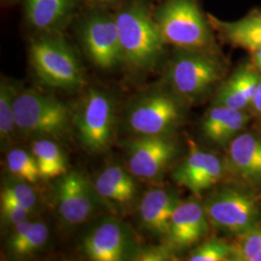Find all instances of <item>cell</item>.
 Segmentation results:
<instances>
[{
    "mask_svg": "<svg viewBox=\"0 0 261 261\" xmlns=\"http://www.w3.org/2000/svg\"><path fill=\"white\" fill-rule=\"evenodd\" d=\"M123 62L136 71H149L158 63L166 42L144 0H132L114 14Z\"/></svg>",
    "mask_w": 261,
    "mask_h": 261,
    "instance_id": "6da1fadb",
    "label": "cell"
},
{
    "mask_svg": "<svg viewBox=\"0 0 261 261\" xmlns=\"http://www.w3.org/2000/svg\"><path fill=\"white\" fill-rule=\"evenodd\" d=\"M29 59L38 79L47 86L73 91L85 84L79 58L58 33L35 39L30 45Z\"/></svg>",
    "mask_w": 261,
    "mask_h": 261,
    "instance_id": "7a4b0ae2",
    "label": "cell"
},
{
    "mask_svg": "<svg viewBox=\"0 0 261 261\" xmlns=\"http://www.w3.org/2000/svg\"><path fill=\"white\" fill-rule=\"evenodd\" d=\"M153 16L166 44L180 49L212 51L211 30L195 0H167Z\"/></svg>",
    "mask_w": 261,
    "mask_h": 261,
    "instance_id": "3957f363",
    "label": "cell"
},
{
    "mask_svg": "<svg viewBox=\"0 0 261 261\" xmlns=\"http://www.w3.org/2000/svg\"><path fill=\"white\" fill-rule=\"evenodd\" d=\"M17 130L27 136L62 139L70 129V112L56 98L28 89L15 98Z\"/></svg>",
    "mask_w": 261,
    "mask_h": 261,
    "instance_id": "277c9868",
    "label": "cell"
},
{
    "mask_svg": "<svg viewBox=\"0 0 261 261\" xmlns=\"http://www.w3.org/2000/svg\"><path fill=\"white\" fill-rule=\"evenodd\" d=\"M223 75L212 51L180 49L168 65L167 81L179 98L189 102L203 97Z\"/></svg>",
    "mask_w": 261,
    "mask_h": 261,
    "instance_id": "5b68a950",
    "label": "cell"
},
{
    "mask_svg": "<svg viewBox=\"0 0 261 261\" xmlns=\"http://www.w3.org/2000/svg\"><path fill=\"white\" fill-rule=\"evenodd\" d=\"M115 103L110 94L99 89L88 90L75 115V128L84 148L103 153L110 148L116 126Z\"/></svg>",
    "mask_w": 261,
    "mask_h": 261,
    "instance_id": "8992f818",
    "label": "cell"
},
{
    "mask_svg": "<svg viewBox=\"0 0 261 261\" xmlns=\"http://www.w3.org/2000/svg\"><path fill=\"white\" fill-rule=\"evenodd\" d=\"M210 224L226 233H242L261 219V199L251 192L224 187L204 203Z\"/></svg>",
    "mask_w": 261,
    "mask_h": 261,
    "instance_id": "52a82bcc",
    "label": "cell"
},
{
    "mask_svg": "<svg viewBox=\"0 0 261 261\" xmlns=\"http://www.w3.org/2000/svg\"><path fill=\"white\" fill-rule=\"evenodd\" d=\"M182 108L177 99L163 91L139 98L130 105L126 127L136 137L168 135L181 121Z\"/></svg>",
    "mask_w": 261,
    "mask_h": 261,
    "instance_id": "ba28073f",
    "label": "cell"
},
{
    "mask_svg": "<svg viewBox=\"0 0 261 261\" xmlns=\"http://www.w3.org/2000/svg\"><path fill=\"white\" fill-rule=\"evenodd\" d=\"M56 210L69 226L84 224L103 203L94 185L77 171H67L55 183Z\"/></svg>",
    "mask_w": 261,
    "mask_h": 261,
    "instance_id": "9c48e42d",
    "label": "cell"
},
{
    "mask_svg": "<svg viewBox=\"0 0 261 261\" xmlns=\"http://www.w3.org/2000/svg\"><path fill=\"white\" fill-rule=\"evenodd\" d=\"M130 172L140 180L157 183L177 153L174 140L165 136L136 137L126 142Z\"/></svg>",
    "mask_w": 261,
    "mask_h": 261,
    "instance_id": "30bf717a",
    "label": "cell"
},
{
    "mask_svg": "<svg viewBox=\"0 0 261 261\" xmlns=\"http://www.w3.org/2000/svg\"><path fill=\"white\" fill-rule=\"evenodd\" d=\"M82 41L86 55L103 70H111L123 62L118 28L114 15L94 13L84 20Z\"/></svg>",
    "mask_w": 261,
    "mask_h": 261,
    "instance_id": "8fae6325",
    "label": "cell"
},
{
    "mask_svg": "<svg viewBox=\"0 0 261 261\" xmlns=\"http://www.w3.org/2000/svg\"><path fill=\"white\" fill-rule=\"evenodd\" d=\"M135 251L128 227L113 217L101 220L83 242V252L94 261L124 260Z\"/></svg>",
    "mask_w": 261,
    "mask_h": 261,
    "instance_id": "7c38bea8",
    "label": "cell"
},
{
    "mask_svg": "<svg viewBox=\"0 0 261 261\" xmlns=\"http://www.w3.org/2000/svg\"><path fill=\"white\" fill-rule=\"evenodd\" d=\"M224 173V165L221 159L191 143L190 153L174 170L172 178L179 186L200 195L220 182Z\"/></svg>",
    "mask_w": 261,
    "mask_h": 261,
    "instance_id": "4fadbf2b",
    "label": "cell"
},
{
    "mask_svg": "<svg viewBox=\"0 0 261 261\" xmlns=\"http://www.w3.org/2000/svg\"><path fill=\"white\" fill-rule=\"evenodd\" d=\"M204 204L196 199L181 201L171 216L168 244L174 249H184L199 242L209 229Z\"/></svg>",
    "mask_w": 261,
    "mask_h": 261,
    "instance_id": "5bb4252c",
    "label": "cell"
},
{
    "mask_svg": "<svg viewBox=\"0 0 261 261\" xmlns=\"http://www.w3.org/2000/svg\"><path fill=\"white\" fill-rule=\"evenodd\" d=\"M181 199L177 193L163 188L148 190L141 197L139 218L141 227L154 236H167L171 216Z\"/></svg>",
    "mask_w": 261,
    "mask_h": 261,
    "instance_id": "9a60e30c",
    "label": "cell"
},
{
    "mask_svg": "<svg viewBox=\"0 0 261 261\" xmlns=\"http://www.w3.org/2000/svg\"><path fill=\"white\" fill-rule=\"evenodd\" d=\"M77 0H24L28 24L43 34L58 33L74 16Z\"/></svg>",
    "mask_w": 261,
    "mask_h": 261,
    "instance_id": "2e32d148",
    "label": "cell"
},
{
    "mask_svg": "<svg viewBox=\"0 0 261 261\" xmlns=\"http://www.w3.org/2000/svg\"><path fill=\"white\" fill-rule=\"evenodd\" d=\"M228 165L235 174L249 181H261V139L243 133L230 140Z\"/></svg>",
    "mask_w": 261,
    "mask_h": 261,
    "instance_id": "e0dca14e",
    "label": "cell"
},
{
    "mask_svg": "<svg viewBox=\"0 0 261 261\" xmlns=\"http://www.w3.org/2000/svg\"><path fill=\"white\" fill-rule=\"evenodd\" d=\"M250 116L243 112L214 105L206 113L201 129L206 139L216 144H224L237 136Z\"/></svg>",
    "mask_w": 261,
    "mask_h": 261,
    "instance_id": "ac0fdd59",
    "label": "cell"
},
{
    "mask_svg": "<svg viewBox=\"0 0 261 261\" xmlns=\"http://www.w3.org/2000/svg\"><path fill=\"white\" fill-rule=\"evenodd\" d=\"M94 187L108 203L129 204L138 194L135 176L119 166L105 168L96 179Z\"/></svg>",
    "mask_w": 261,
    "mask_h": 261,
    "instance_id": "d6986e66",
    "label": "cell"
},
{
    "mask_svg": "<svg viewBox=\"0 0 261 261\" xmlns=\"http://www.w3.org/2000/svg\"><path fill=\"white\" fill-rule=\"evenodd\" d=\"M261 76L249 67L238 70L222 86L214 105L243 111L252 103Z\"/></svg>",
    "mask_w": 261,
    "mask_h": 261,
    "instance_id": "ffe728a7",
    "label": "cell"
},
{
    "mask_svg": "<svg viewBox=\"0 0 261 261\" xmlns=\"http://www.w3.org/2000/svg\"><path fill=\"white\" fill-rule=\"evenodd\" d=\"M210 23L237 47L252 51L261 49V12H252L236 21H221L210 17Z\"/></svg>",
    "mask_w": 261,
    "mask_h": 261,
    "instance_id": "44dd1931",
    "label": "cell"
},
{
    "mask_svg": "<svg viewBox=\"0 0 261 261\" xmlns=\"http://www.w3.org/2000/svg\"><path fill=\"white\" fill-rule=\"evenodd\" d=\"M48 237L49 230L47 224L25 220L13 226L7 247L10 252L18 257L29 256L43 249Z\"/></svg>",
    "mask_w": 261,
    "mask_h": 261,
    "instance_id": "7402d4cb",
    "label": "cell"
},
{
    "mask_svg": "<svg viewBox=\"0 0 261 261\" xmlns=\"http://www.w3.org/2000/svg\"><path fill=\"white\" fill-rule=\"evenodd\" d=\"M31 152L37 161L41 178L54 179L67 172L64 153L50 139L40 138L35 140L32 143Z\"/></svg>",
    "mask_w": 261,
    "mask_h": 261,
    "instance_id": "603a6c76",
    "label": "cell"
},
{
    "mask_svg": "<svg viewBox=\"0 0 261 261\" xmlns=\"http://www.w3.org/2000/svg\"><path fill=\"white\" fill-rule=\"evenodd\" d=\"M16 86L6 79H1L0 84V140L2 145L12 141L17 130L15 116V98L18 94Z\"/></svg>",
    "mask_w": 261,
    "mask_h": 261,
    "instance_id": "cb8c5ba5",
    "label": "cell"
},
{
    "mask_svg": "<svg viewBox=\"0 0 261 261\" xmlns=\"http://www.w3.org/2000/svg\"><path fill=\"white\" fill-rule=\"evenodd\" d=\"M230 260L261 261V219L242 233L236 235Z\"/></svg>",
    "mask_w": 261,
    "mask_h": 261,
    "instance_id": "d4e9b609",
    "label": "cell"
},
{
    "mask_svg": "<svg viewBox=\"0 0 261 261\" xmlns=\"http://www.w3.org/2000/svg\"><path fill=\"white\" fill-rule=\"evenodd\" d=\"M6 166L14 177L30 184L36 183L41 178L37 161L32 152L29 153L21 148L10 150L6 157Z\"/></svg>",
    "mask_w": 261,
    "mask_h": 261,
    "instance_id": "484cf974",
    "label": "cell"
},
{
    "mask_svg": "<svg viewBox=\"0 0 261 261\" xmlns=\"http://www.w3.org/2000/svg\"><path fill=\"white\" fill-rule=\"evenodd\" d=\"M1 200L16 203L30 212H33L38 205L37 194L30 183L18 178L5 181L1 189Z\"/></svg>",
    "mask_w": 261,
    "mask_h": 261,
    "instance_id": "4316f807",
    "label": "cell"
},
{
    "mask_svg": "<svg viewBox=\"0 0 261 261\" xmlns=\"http://www.w3.org/2000/svg\"><path fill=\"white\" fill-rule=\"evenodd\" d=\"M232 253V244L222 239H212L198 246L189 256L191 261L230 260Z\"/></svg>",
    "mask_w": 261,
    "mask_h": 261,
    "instance_id": "83f0119b",
    "label": "cell"
},
{
    "mask_svg": "<svg viewBox=\"0 0 261 261\" xmlns=\"http://www.w3.org/2000/svg\"><path fill=\"white\" fill-rule=\"evenodd\" d=\"M174 248L169 244L161 246H151L140 250H136L133 259L140 261L171 260L174 257Z\"/></svg>",
    "mask_w": 261,
    "mask_h": 261,
    "instance_id": "f1b7e54d",
    "label": "cell"
},
{
    "mask_svg": "<svg viewBox=\"0 0 261 261\" xmlns=\"http://www.w3.org/2000/svg\"><path fill=\"white\" fill-rule=\"evenodd\" d=\"M30 211L16 203L1 200V221L5 225L15 226L28 220Z\"/></svg>",
    "mask_w": 261,
    "mask_h": 261,
    "instance_id": "f546056e",
    "label": "cell"
},
{
    "mask_svg": "<svg viewBox=\"0 0 261 261\" xmlns=\"http://www.w3.org/2000/svg\"><path fill=\"white\" fill-rule=\"evenodd\" d=\"M254 110V112H256L257 114H259L261 116V80L259 84L257 85L256 88V92L253 96L252 103H251Z\"/></svg>",
    "mask_w": 261,
    "mask_h": 261,
    "instance_id": "4dcf8cb0",
    "label": "cell"
},
{
    "mask_svg": "<svg viewBox=\"0 0 261 261\" xmlns=\"http://www.w3.org/2000/svg\"><path fill=\"white\" fill-rule=\"evenodd\" d=\"M87 1L96 6H106V5H112L114 3L120 2L122 0H87Z\"/></svg>",
    "mask_w": 261,
    "mask_h": 261,
    "instance_id": "1f68e13d",
    "label": "cell"
},
{
    "mask_svg": "<svg viewBox=\"0 0 261 261\" xmlns=\"http://www.w3.org/2000/svg\"><path fill=\"white\" fill-rule=\"evenodd\" d=\"M252 59L254 65L256 66V68L261 72V49L252 51Z\"/></svg>",
    "mask_w": 261,
    "mask_h": 261,
    "instance_id": "d6a6232c",
    "label": "cell"
},
{
    "mask_svg": "<svg viewBox=\"0 0 261 261\" xmlns=\"http://www.w3.org/2000/svg\"><path fill=\"white\" fill-rule=\"evenodd\" d=\"M4 1H11V0H4Z\"/></svg>",
    "mask_w": 261,
    "mask_h": 261,
    "instance_id": "836d02e7",
    "label": "cell"
}]
</instances>
